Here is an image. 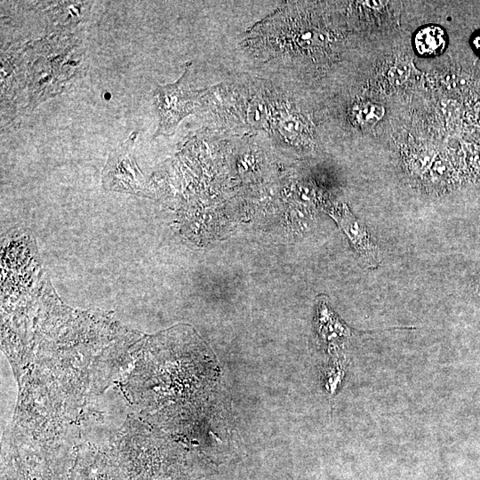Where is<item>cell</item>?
I'll use <instances>...</instances> for the list:
<instances>
[{
  "label": "cell",
  "instance_id": "cell-1",
  "mask_svg": "<svg viewBox=\"0 0 480 480\" xmlns=\"http://www.w3.org/2000/svg\"><path fill=\"white\" fill-rule=\"evenodd\" d=\"M191 63L188 62L183 75L172 84L158 85L153 93L154 107L158 116V126L153 138L171 136L179 123L196 112L203 90L189 86Z\"/></svg>",
  "mask_w": 480,
  "mask_h": 480
},
{
  "label": "cell",
  "instance_id": "cell-2",
  "mask_svg": "<svg viewBox=\"0 0 480 480\" xmlns=\"http://www.w3.org/2000/svg\"><path fill=\"white\" fill-rule=\"evenodd\" d=\"M330 215L348 237L355 251L367 268H376L381 261V252L366 225L343 206L332 210Z\"/></svg>",
  "mask_w": 480,
  "mask_h": 480
},
{
  "label": "cell",
  "instance_id": "cell-3",
  "mask_svg": "<svg viewBox=\"0 0 480 480\" xmlns=\"http://www.w3.org/2000/svg\"><path fill=\"white\" fill-rule=\"evenodd\" d=\"M92 2H55L48 10L46 15L49 19L47 30L51 31L70 29L74 26L84 22V12L90 11Z\"/></svg>",
  "mask_w": 480,
  "mask_h": 480
},
{
  "label": "cell",
  "instance_id": "cell-4",
  "mask_svg": "<svg viewBox=\"0 0 480 480\" xmlns=\"http://www.w3.org/2000/svg\"><path fill=\"white\" fill-rule=\"evenodd\" d=\"M447 36L444 30L436 25L421 28L414 36L413 44L416 52L422 57L439 55L445 49Z\"/></svg>",
  "mask_w": 480,
  "mask_h": 480
},
{
  "label": "cell",
  "instance_id": "cell-5",
  "mask_svg": "<svg viewBox=\"0 0 480 480\" xmlns=\"http://www.w3.org/2000/svg\"><path fill=\"white\" fill-rule=\"evenodd\" d=\"M384 115V108L377 104L362 103L354 107L352 116L355 123L362 127L374 125Z\"/></svg>",
  "mask_w": 480,
  "mask_h": 480
},
{
  "label": "cell",
  "instance_id": "cell-6",
  "mask_svg": "<svg viewBox=\"0 0 480 480\" xmlns=\"http://www.w3.org/2000/svg\"><path fill=\"white\" fill-rule=\"evenodd\" d=\"M473 50L480 56V31L474 34L471 40Z\"/></svg>",
  "mask_w": 480,
  "mask_h": 480
},
{
  "label": "cell",
  "instance_id": "cell-7",
  "mask_svg": "<svg viewBox=\"0 0 480 480\" xmlns=\"http://www.w3.org/2000/svg\"><path fill=\"white\" fill-rule=\"evenodd\" d=\"M474 289L476 292L480 293V272L474 281Z\"/></svg>",
  "mask_w": 480,
  "mask_h": 480
}]
</instances>
